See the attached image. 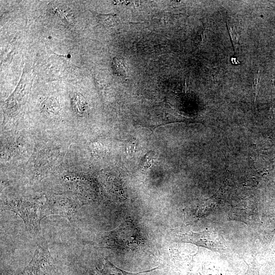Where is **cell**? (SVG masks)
Here are the masks:
<instances>
[{
	"instance_id": "cell-1",
	"label": "cell",
	"mask_w": 275,
	"mask_h": 275,
	"mask_svg": "<svg viewBox=\"0 0 275 275\" xmlns=\"http://www.w3.org/2000/svg\"><path fill=\"white\" fill-rule=\"evenodd\" d=\"M100 245L116 251L134 250L143 243L138 227L127 220L115 229L105 233L100 241Z\"/></svg>"
},
{
	"instance_id": "cell-2",
	"label": "cell",
	"mask_w": 275,
	"mask_h": 275,
	"mask_svg": "<svg viewBox=\"0 0 275 275\" xmlns=\"http://www.w3.org/2000/svg\"><path fill=\"white\" fill-rule=\"evenodd\" d=\"M177 239L179 241L191 243L214 251H224L226 248L222 237L217 233L208 230L180 233L177 235Z\"/></svg>"
},
{
	"instance_id": "cell-3",
	"label": "cell",
	"mask_w": 275,
	"mask_h": 275,
	"mask_svg": "<svg viewBox=\"0 0 275 275\" xmlns=\"http://www.w3.org/2000/svg\"><path fill=\"white\" fill-rule=\"evenodd\" d=\"M22 272L23 275H53V264L46 242L37 245L31 261Z\"/></svg>"
},
{
	"instance_id": "cell-4",
	"label": "cell",
	"mask_w": 275,
	"mask_h": 275,
	"mask_svg": "<svg viewBox=\"0 0 275 275\" xmlns=\"http://www.w3.org/2000/svg\"><path fill=\"white\" fill-rule=\"evenodd\" d=\"M3 210H9L15 212L23 221L26 229L31 232H38L40 229L42 219L36 204L18 202L7 203L3 206Z\"/></svg>"
},
{
	"instance_id": "cell-5",
	"label": "cell",
	"mask_w": 275,
	"mask_h": 275,
	"mask_svg": "<svg viewBox=\"0 0 275 275\" xmlns=\"http://www.w3.org/2000/svg\"><path fill=\"white\" fill-rule=\"evenodd\" d=\"M79 206L76 203L68 200H52L40 209V214L42 219L50 214H57L72 222Z\"/></svg>"
},
{
	"instance_id": "cell-6",
	"label": "cell",
	"mask_w": 275,
	"mask_h": 275,
	"mask_svg": "<svg viewBox=\"0 0 275 275\" xmlns=\"http://www.w3.org/2000/svg\"><path fill=\"white\" fill-rule=\"evenodd\" d=\"M159 266L143 272H131L122 270L115 266L107 259L105 260L101 269L98 270L97 275H139L140 273L150 272L158 269Z\"/></svg>"
},
{
	"instance_id": "cell-7",
	"label": "cell",
	"mask_w": 275,
	"mask_h": 275,
	"mask_svg": "<svg viewBox=\"0 0 275 275\" xmlns=\"http://www.w3.org/2000/svg\"><path fill=\"white\" fill-rule=\"evenodd\" d=\"M112 68L114 72L118 76L126 77L127 76L126 66L123 60L115 58L112 63Z\"/></svg>"
},
{
	"instance_id": "cell-8",
	"label": "cell",
	"mask_w": 275,
	"mask_h": 275,
	"mask_svg": "<svg viewBox=\"0 0 275 275\" xmlns=\"http://www.w3.org/2000/svg\"><path fill=\"white\" fill-rule=\"evenodd\" d=\"M97 18L101 23L108 27L117 25L119 21L117 16L113 14H99Z\"/></svg>"
},
{
	"instance_id": "cell-9",
	"label": "cell",
	"mask_w": 275,
	"mask_h": 275,
	"mask_svg": "<svg viewBox=\"0 0 275 275\" xmlns=\"http://www.w3.org/2000/svg\"><path fill=\"white\" fill-rule=\"evenodd\" d=\"M227 28L228 29L229 35L230 36L232 43L233 46V48L235 50V52H237L239 46V35L238 33V31H237L236 29L232 26V25H230L229 24H227Z\"/></svg>"
},
{
	"instance_id": "cell-10",
	"label": "cell",
	"mask_w": 275,
	"mask_h": 275,
	"mask_svg": "<svg viewBox=\"0 0 275 275\" xmlns=\"http://www.w3.org/2000/svg\"><path fill=\"white\" fill-rule=\"evenodd\" d=\"M154 152L153 151L148 152L144 156L141 161V166L143 169H147L151 166L153 159Z\"/></svg>"
},
{
	"instance_id": "cell-11",
	"label": "cell",
	"mask_w": 275,
	"mask_h": 275,
	"mask_svg": "<svg viewBox=\"0 0 275 275\" xmlns=\"http://www.w3.org/2000/svg\"><path fill=\"white\" fill-rule=\"evenodd\" d=\"M135 149V141L132 140L128 142L126 148V152L129 157H132Z\"/></svg>"
},
{
	"instance_id": "cell-12",
	"label": "cell",
	"mask_w": 275,
	"mask_h": 275,
	"mask_svg": "<svg viewBox=\"0 0 275 275\" xmlns=\"http://www.w3.org/2000/svg\"><path fill=\"white\" fill-rule=\"evenodd\" d=\"M259 78H260L259 71H258L257 73L255 75V77L254 78L253 85L254 93L255 97V99H256L257 94Z\"/></svg>"
},
{
	"instance_id": "cell-13",
	"label": "cell",
	"mask_w": 275,
	"mask_h": 275,
	"mask_svg": "<svg viewBox=\"0 0 275 275\" xmlns=\"http://www.w3.org/2000/svg\"><path fill=\"white\" fill-rule=\"evenodd\" d=\"M1 275H23V273L22 272H17L16 271H5L2 272Z\"/></svg>"
},
{
	"instance_id": "cell-14",
	"label": "cell",
	"mask_w": 275,
	"mask_h": 275,
	"mask_svg": "<svg viewBox=\"0 0 275 275\" xmlns=\"http://www.w3.org/2000/svg\"><path fill=\"white\" fill-rule=\"evenodd\" d=\"M273 82L274 83V84L275 85V77L273 78Z\"/></svg>"
}]
</instances>
